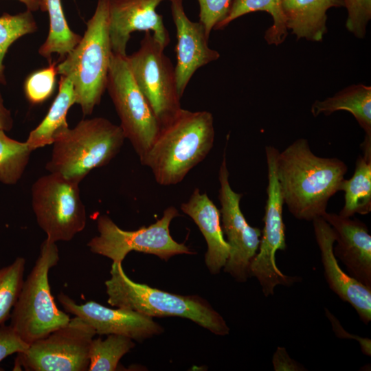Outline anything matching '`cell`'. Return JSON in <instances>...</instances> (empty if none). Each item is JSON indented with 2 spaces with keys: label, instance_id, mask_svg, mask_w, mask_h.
Instances as JSON below:
<instances>
[{
  "label": "cell",
  "instance_id": "1",
  "mask_svg": "<svg viewBox=\"0 0 371 371\" xmlns=\"http://www.w3.org/2000/svg\"><path fill=\"white\" fill-rule=\"evenodd\" d=\"M347 170V165L337 157L315 155L306 139L295 140L277 157L284 204L298 220L310 221L322 216L329 199L339 191Z\"/></svg>",
  "mask_w": 371,
  "mask_h": 371
},
{
  "label": "cell",
  "instance_id": "2",
  "mask_svg": "<svg viewBox=\"0 0 371 371\" xmlns=\"http://www.w3.org/2000/svg\"><path fill=\"white\" fill-rule=\"evenodd\" d=\"M214 118L206 111L181 109L159 132L142 165L148 167L157 183L168 186L181 182L213 147Z\"/></svg>",
  "mask_w": 371,
  "mask_h": 371
},
{
  "label": "cell",
  "instance_id": "3",
  "mask_svg": "<svg viewBox=\"0 0 371 371\" xmlns=\"http://www.w3.org/2000/svg\"><path fill=\"white\" fill-rule=\"evenodd\" d=\"M110 273L111 278L104 284L111 306L151 317H183L216 335L229 334V328L223 317L205 299L174 294L135 282L126 276L120 262H113Z\"/></svg>",
  "mask_w": 371,
  "mask_h": 371
},
{
  "label": "cell",
  "instance_id": "4",
  "mask_svg": "<svg viewBox=\"0 0 371 371\" xmlns=\"http://www.w3.org/2000/svg\"><path fill=\"white\" fill-rule=\"evenodd\" d=\"M109 1L98 0L93 16L78 45L57 64L58 74L70 79L84 115H91L106 89L113 54Z\"/></svg>",
  "mask_w": 371,
  "mask_h": 371
},
{
  "label": "cell",
  "instance_id": "5",
  "mask_svg": "<svg viewBox=\"0 0 371 371\" xmlns=\"http://www.w3.org/2000/svg\"><path fill=\"white\" fill-rule=\"evenodd\" d=\"M125 139L121 127L104 117L82 120L54 139L45 168L80 183L92 170L107 165Z\"/></svg>",
  "mask_w": 371,
  "mask_h": 371
},
{
  "label": "cell",
  "instance_id": "6",
  "mask_svg": "<svg viewBox=\"0 0 371 371\" xmlns=\"http://www.w3.org/2000/svg\"><path fill=\"white\" fill-rule=\"evenodd\" d=\"M58 260L56 243L46 238L12 311L10 326L27 344L46 337L70 320L67 313L57 307L49 283V270Z\"/></svg>",
  "mask_w": 371,
  "mask_h": 371
},
{
  "label": "cell",
  "instance_id": "7",
  "mask_svg": "<svg viewBox=\"0 0 371 371\" xmlns=\"http://www.w3.org/2000/svg\"><path fill=\"white\" fill-rule=\"evenodd\" d=\"M179 216L177 209L170 206L155 223L135 231H126L119 227L107 215H101L97 219L99 235L92 238L87 246L92 253L120 263L132 251L153 254L164 260L175 255L194 254L184 243H177L170 235V223Z\"/></svg>",
  "mask_w": 371,
  "mask_h": 371
},
{
  "label": "cell",
  "instance_id": "8",
  "mask_svg": "<svg viewBox=\"0 0 371 371\" xmlns=\"http://www.w3.org/2000/svg\"><path fill=\"white\" fill-rule=\"evenodd\" d=\"M31 190L32 210L46 238L69 241L84 229L87 215L79 183L49 172L36 180Z\"/></svg>",
  "mask_w": 371,
  "mask_h": 371
},
{
  "label": "cell",
  "instance_id": "9",
  "mask_svg": "<svg viewBox=\"0 0 371 371\" xmlns=\"http://www.w3.org/2000/svg\"><path fill=\"white\" fill-rule=\"evenodd\" d=\"M106 89L120 120L124 137L141 160L148 153L160 125L131 71L127 55L112 54Z\"/></svg>",
  "mask_w": 371,
  "mask_h": 371
},
{
  "label": "cell",
  "instance_id": "10",
  "mask_svg": "<svg viewBox=\"0 0 371 371\" xmlns=\"http://www.w3.org/2000/svg\"><path fill=\"white\" fill-rule=\"evenodd\" d=\"M278 153L279 150L274 146L265 147L268 185L264 227L258 251L249 265L250 276L257 278L265 297L273 295L278 285L289 286L300 280L297 276L284 274L276 262L277 251L286 249L282 217L284 201L276 171Z\"/></svg>",
  "mask_w": 371,
  "mask_h": 371
},
{
  "label": "cell",
  "instance_id": "11",
  "mask_svg": "<svg viewBox=\"0 0 371 371\" xmlns=\"http://www.w3.org/2000/svg\"><path fill=\"white\" fill-rule=\"evenodd\" d=\"M95 330L75 316L65 326L17 353L14 370L87 371Z\"/></svg>",
  "mask_w": 371,
  "mask_h": 371
},
{
  "label": "cell",
  "instance_id": "12",
  "mask_svg": "<svg viewBox=\"0 0 371 371\" xmlns=\"http://www.w3.org/2000/svg\"><path fill=\"white\" fill-rule=\"evenodd\" d=\"M164 49L150 32H146L139 49L127 56L133 78L160 127L169 122L182 109L175 67L165 54Z\"/></svg>",
  "mask_w": 371,
  "mask_h": 371
},
{
  "label": "cell",
  "instance_id": "13",
  "mask_svg": "<svg viewBox=\"0 0 371 371\" xmlns=\"http://www.w3.org/2000/svg\"><path fill=\"white\" fill-rule=\"evenodd\" d=\"M218 181L221 226L230 248L224 271L236 281L245 282L250 276L249 265L258 251L262 231L249 225L240 210L243 194L236 192L230 186L225 150L219 168Z\"/></svg>",
  "mask_w": 371,
  "mask_h": 371
},
{
  "label": "cell",
  "instance_id": "14",
  "mask_svg": "<svg viewBox=\"0 0 371 371\" xmlns=\"http://www.w3.org/2000/svg\"><path fill=\"white\" fill-rule=\"evenodd\" d=\"M58 300L66 313L83 319L98 335H120L142 341L164 332L153 317L133 310L111 308L94 301L79 304L63 292Z\"/></svg>",
  "mask_w": 371,
  "mask_h": 371
},
{
  "label": "cell",
  "instance_id": "15",
  "mask_svg": "<svg viewBox=\"0 0 371 371\" xmlns=\"http://www.w3.org/2000/svg\"><path fill=\"white\" fill-rule=\"evenodd\" d=\"M170 0H109V34L113 53L126 56L134 32H150L166 48L170 42L163 16L156 8Z\"/></svg>",
  "mask_w": 371,
  "mask_h": 371
},
{
  "label": "cell",
  "instance_id": "16",
  "mask_svg": "<svg viewBox=\"0 0 371 371\" xmlns=\"http://www.w3.org/2000/svg\"><path fill=\"white\" fill-rule=\"evenodd\" d=\"M170 2L177 41L175 67L176 83L179 94L182 97L195 71L218 59L220 54L209 47V36L203 25L188 18L183 8V0H170Z\"/></svg>",
  "mask_w": 371,
  "mask_h": 371
},
{
  "label": "cell",
  "instance_id": "17",
  "mask_svg": "<svg viewBox=\"0 0 371 371\" xmlns=\"http://www.w3.org/2000/svg\"><path fill=\"white\" fill-rule=\"evenodd\" d=\"M312 221L324 277L329 288L342 301L349 303L360 319L368 324L371 320V288L346 274L339 267L333 253L336 237L332 227L322 216Z\"/></svg>",
  "mask_w": 371,
  "mask_h": 371
},
{
  "label": "cell",
  "instance_id": "18",
  "mask_svg": "<svg viewBox=\"0 0 371 371\" xmlns=\"http://www.w3.org/2000/svg\"><path fill=\"white\" fill-rule=\"evenodd\" d=\"M322 217L335 234L333 253L345 265L349 275L371 288V235L359 219L324 212Z\"/></svg>",
  "mask_w": 371,
  "mask_h": 371
},
{
  "label": "cell",
  "instance_id": "19",
  "mask_svg": "<svg viewBox=\"0 0 371 371\" xmlns=\"http://www.w3.org/2000/svg\"><path fill=\"white\" fill-rule=\"evenodd\" d=\"M181 210L194 221L203 235L207 247L205 265L212 274H218L224 267L230 251L224 238L220 210L199 188H195L189 199L181 205Z\"/></svg>",
  "mask_w": 371,
  "mask_h": 371
},
{
  "label": "cell",
  "instance_id": "20",
  "mask_svg": "<svg viewBox=\"0 0 371 371\" xmlns=\"http://www.w3.org/2000/svg\"><path fill=\"white\" fill-rule=\"evenodd\" d=\"M287 29L298 39L321 41L327 32L326 12L344 7L343 0H280Z\"/></svg>",
  "mask_w": 371,
  "mask_h": 371
},
{
  "label": "cell",
  "instance_id": "21",
  "mask_svg": "<svg viewBox=\"0 0 371 371\" xmlns=\"http://www.w3.org/2000/svg\"><path fill=\"white\" fill-rule=\"evenodd\" d=\"M361 147L363 154L357 159L352 177L344 179L340 186L344 205L339 214L344 217L366 215L371 211V137L365 136Z\"/></svg>",
  "mask_w": 371,
  "mask_h": 371
},
{
  "label": "cell",
  "instance_id": "22",
  "mask_svg": "<svg viewBox=\"0 0 371 371\" xmlns=\"http://www.w3.org/2000/svg\"><path fill=\"white\" fill-rule=\"evenodd\" d=\"M76 98L71 81L61 76L59 89L47 115L41 122L30 131L25 141L33 151L52 144L54 139L69 127L67 115Z\"/></svg>",
  "mask_w": 371,
  "mask_h": 371
},
{
  "label": "cell",
  "instance_id": "23",
  "mask_svg": "<svg viewBox=\"0 0 371 371\" xmlns=\"http://www.w3.org/2000/svg\"><path fill=\"white\" fill-rule=\"evenodd\" d=\"M350 112L364 130L366 136L371 137V87L362 84L350 85L324 100H316L311 113L331 115L337 111Z\"/></svg>",
  "mask_w": 371,
  "mask_h": 371
},
{
  "label": "cell",
  "instance_id": "24",
  "mask_svg": "<svg viewBox=\"0 0 371 371\" xmlns=\"http://www.w3.org/2000/svg\"><path fill=\"white\" fill-rule=\"evenodd\" d=\"M265 11L273 18V25L266 31L265 39L269 44L278 45L288 35L280 0H232L226 16L214 28L224 29L232 21L245 14Z\"/></svg>",
  "mask_w": 371,
  "mask_h": 371
},
{
  "label": "cell",
  "instance_id": "25",
  "mask_svg": "<svg viewBox=\"0 0 371 371\" xmlns=\"http://www.w3.org/2000/svg\"><path fill=\"white\" fill-rule=\"evenodd\" d=\"M46 11L49 16V30L45 41L41 45L38 53L50 60L52 55L56 54L60 60L78 45L82 36L69 27L63 10L60 0H45Z\"/></svg>",
  "mask_w": 371,
  "mask_h": 371
},
{
  "label": "cell",
  "instance_id": "26",
  "mask_svg": "<svg viewBox=\"0 0 371 371\" xmlns=\"http://www.w3.org/2000/svg\"><path fill=\"white\" fill-rule=\"evenodd\" d=\"M135 344L120 335H108L105 339H93L89 349V371H114L121 358Z\"/></svg>",
  "mask_w": 371,
  "mask_h": 371
},
{
  "label": "cell",
  "instance_id": "27",
  "mask_svg": "<svg viewBox=\"0 0 371 371\" xmlns=\"http://www.w3.org/2000/svg\"><path fill=\"white\" fill-rule=\"evenodd\" d=\"M32 152L26 142L12 139L0 129V182L15 185L23 175Z\"/></svg>",
  "mask_w": 371,
  "mask_h": 371
},
{
  "label": "cell",
  "instance_id": "28",
  "mask_svg": "<svg viewBox=\"0 0 371 371\" xmlns=\"http://www.w3.org/2000/svg\"><path fill=\"white\" fill-rule=\"evenodd\" d=\"M37 29L34 17L28 10L16 14L4 13L0 16V84H6L3 60L11 45Z\"/></svg>",
  "mask_w": 371,
  "mask_h": 371
},
{
  "label": "cell",
  "instance_id": "29",
  "mask_svg": "<svg viewBox=\"0 0 371 371\" xmlns=\"http://www.w3.org/2000/svg\"><path fill=\"white\" fill-rule=\"evenodd\" d=\"M25 264V258L17 257L0 269V326L10 317L24 281Z\"/></svg>",
  "mask_w": 371,
  "mask_h": 371
},
{
  "label": "cell",
  "instance_id": "30",
  "mask_svg": "<svg viewBox=\"0 0 371 371\" xmlns=\"http://www.w3.org/2000/svg\"><path fill=\"white\" fill-rule=\"evenodd\" d=\"M57 63L37 70L27 76L24 82V92L28 101L34 104H41L52 94L58 74Z\"/></svg>",
  "mask_w": 371,
  "mask_h": 371
},
{
  "label": "cell",
  "instance_id": "31",
  "mask_svg": "<svg viewBox=\"0 0 371 371\" xmlns=\"http://www.w3.org/2000/svg\"><path fill=\"white\" fill-rule=\"evenodd\" d=\"M348 11L347 30L358 38H363L371 19V0H343Z\"/></svg>",
  "mask_w": 371,
  "mask_h": 371
},
{
  "label": "cell",
  "instance_id": "32",
  "mask_svg": "<svg viewBox=\"0 0 371 371\" xmlns=\"http://www.w3.org/2000/svg\"><path fill=\"white\" fill-rule=\"evenodd\" d=\"M199 5V21L210 36L214 27L227 15L232 0H197Z\"/></svg>",
  "mask_w": 371,
  "mask_h": 371
},
{
  "label": "cell",
  "instance_id": "33",
  "mask_svg": "<svg viewBox=\"0 0 371 371\" xmlns=\"http://www.w3.org/2000/svg\"><path fill=\"white\" fill-rule=\"evenodd\" d=\"M28 346L10 325L0 326V363L12 354L25 350Z\"/></svg>",
  "mask_w": 371,
  "mask_h": 371
},
{
  "label": "cell",
  "instance_id": "34",
  "mask_svg": "<svg viewBox=\"0 0 371 371\" xmlns=\"http://www.w3.org/2000/svg\"><path fill=\"white\" fill-rule=\"evenodd\" d=\"M326 315L331 323L333 330L337 337L343 339H352L357 340L361 347L362 352L370 357L371 356V340L366 337H361L348 333L340 324L338 319L325 308Z\"/></svg>",
  "mask_w": 371,
  "mask_h": 371
},
{
  "label": "cell",
  "instance_id": "35",
  "mask_svg": "<svg viewBox=\"0 0 371 371\" xmlns=\"http://www.w3.org/2000/svg\"><path fill=\"white\" fill-rule=\"evenodd\" d=\"M273 366L276 371L306 370L298 362L291 358L284 347H278L273 356Z\"/></svg>",
  "mask_w": 371,
  "mask_h": 371
},
{
  "label": "cell",
  "instance_id": "36",
  "mask_svg": "<svg viewBox=\"0 0 371 371\" xmlns=\"http://www.w3.org/2000/svg\"><path fill=\"white\" fill-rule=\"evenodd\" d=\"M14 120L11 112L4 105L3 100L0 92V129L10 131L13 127Z\"/></svg>",
  "mask_w": 371,
  "mask_h": 371
},
{
  "label": "cell",
  "instance_id": "37",
  "mask_svg": "<svg viewBox=\"0 0 371 371\" xmlns=\"http://www.w3.org/2000/svg\"><path fill=\"white\" fill-rule=\"evenodd\" d=\"M23 3L27 10L34 12L38 10L46 11L45 0H17Z\"/></svg>",
  "mask_w": 371,
  "mask_h": 371
}]
</instances>
